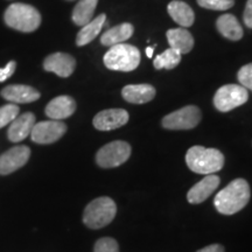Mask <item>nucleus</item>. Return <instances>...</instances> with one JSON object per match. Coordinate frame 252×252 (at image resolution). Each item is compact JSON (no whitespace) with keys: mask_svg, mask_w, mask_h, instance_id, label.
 Returning <instances> with one entry per match:
<instances>
[{"mask_svg":"<svg viewBox=\"0 0 252 252\" xmlns=\"http://www.w3.org/2000/svg\"><path fill=\"white\" fill-rule=\"evenodd\" d=\"M15 68H17V63H15L14 61H11L6 64L5 68L0 69V82H4L6 80H8V78L14 74Z\"/></svg>","mask_w":252,"mask_h":252,"instance_id":"obj_29","label":"nucleus"},{"mask_svg":"<svg viewBox=\"0 0 252 252\" xmlns=\"http://www.w3.org/2000/svg\"><path fill=\"white\" fill-rule=\"evenodd\" d=\"M181 61V54L173 48L166 49L162 54L154 59V68L156 69H173Z\"/></svg>","mask_w":252,"mask_h":252,"instance_id":"obj_24","label":"nucleus"},{"mask_svg":"<svg viewBox=\"0 0 252 252\" xmlns=\"http://www.w3.org/2000/svg\"><path fill=\"white\" fill-rule=\"evenodd\" d=\"M70 1H71V0H70Z\"/></svg>","mask_w":252,"mask_h":252,"instance_id":"obj_33","label":"nucleus"},{"mask_svg":"<svg viewBox=\"0 0 252 252\" xmlns=\"http://www.w3.org/2000/svg\"><path fill=\"white\" fill-rule=\"evenodd\" d=\"M167 40L169 46L180 54H187L194 47L193 35L185 28H174L167 31Z\"/></svg>","mask_w":252,"mask_h":252,"instance_id":"obj_18","label":"nucleus"},{"mask_svg":"<svg viewBox=\"0 0 252 252\" xmlns=\"http://www.w3.org/2000/svg\"><path fill=\"white\" fill-rule=\"evenodd\" d=\"M67 125L60 121H45L35 123L31 132V138L34 143L41 145L53 144L64 135Z\"/></svg>","mask_w":252,"mask_h":252,"instance_id":"obj_9","label":"nucleus"},{"mask_svg":"<svg viewBox=\"0 0 252 252\" xmlns=\"http://www.w3.org/2000/svg\"><path fill=\"white\" fill-rule=\"evenodd\" d=\"M106 15L105 14H99L98 17L94 18L90 23L84 25L81 28V31L78 32L76 36V45L77 46H86L88 43H90L91 41L96 39V36H98V34L102 31L104 25H105Z\"/></svg>","mask_w":252,"mask_h":252,"instance_id":"obj_22","label":"nucleus"},{"mask_svg":"<svg viewBox=\"0 0 252 252\" xmlns=\"http://www.w3.org/2000/svg\"><path fill=\"white\" fill-rule=\"evenodd\" d=\"M134 28L131 24H121L118 26L110 28L100 36V43L104 46H116L119 43H124L133 35Z\"/></svg>","mask_w":252,"mask_h":252,"instance_id":"obj_20","label":"nucleus"},{"mask_svg":"<svg viewBox=\"0 0 252 252\" xmlns=\"http://www.w3.org/2000/svg\"><path fill=\"white\" fill-rule=\"evenodd\" d=\"M201 7L213 11H226L234 6V0H197Z\"/></svg>","mask_w":252,"mask_h":252,"instance_id":"obj_26","label":"nucleus"},{"mask_svg":"<svg viewBox=\"0 0 252 252\" xmlns=\"http://www.w3.org/2000/svg\"><path fill=\"white\" fill-rule=\"evenodd\" d=\"M201 118V110L195 105H188L163 117L162 126L167 130H191L198 125Z\"/></svg>","mask_w":252,"mask_h":252,"instance_id":"obj_8","label":"nucleus"},{"mask_svg":"<svg viewBox=\"0 0 252 252\" xmlns=\"http://www.w3.org/2000/svg\"><path fill=\"white\" fill-rule=\"evenodd\" d=\"M186 163L191 172L210 175L217 173L224 166V156L216 149L193 146L186 154Z\"/></svg>","mask_w":252,"mask_h":252,"instance_id":"obj_2","label":"nucleus"},{"mask_svg":"<svg viewBox=\"0 0 252 252\" xmlns=\"http://www.w3.org/2000/svg\"><path fill=\"white\" fill-rule=\"evenodd\" d=\"M76 110V102L70 96H59L46 106L47 117L53 121H62L70 117Z\"/></svg>","mask_w":252,"mask_h":252,"instance_id":"obj_16","label":"nucleus"},{"mask_svg":"<svg viewBox=\"0 0 252 252\" xmlns=\"http://www.w3.org/2000/svg\"><path fill=\"white\" fill-rule=\"evenodd\" d=\"M103 60L105 67L110 70L133 71L140 63V50L127 43H119L112 46Z\"/></svg>","mask_w":252,"mask_h":252,"instance_id":"obj_4","label":"nucleus"},{"mask_svg":"<svg viewBox=\"0 0 252 252\" xmlns=\"http://www.w3.org/2000/svg\"><path fill=\"white\" fill-rule=\"evenodd\" d=\"M94 252H119V245L116 239L103 237L94 243Z\"/></svg>","mask_w":252,"mask_h":252,"instance_id":"obj_27","label":"nucleus"},{"mask_svg":"<svg viewBox=\"0 0 252 252\" xmlns=\"http://www.w3.org/2000/svg\"><path fill=\"white\" fill-rule=\"evenodd\" d=\"M217 31L225 39L238 41L243 37V28L232 14H223L216 21Z\"/></svg>","mask_w":252,"mask_h":252,"instance_id":"obj_19","label":"nucleus"},{"mask_svg":"<svg viewBox=\"0 0 252 252\" xmlns=\"http://www.w3.org/2000/svg\"><path fill=\"white\" fill-rule=\"evenodd\" d=\"M98 0H80L72 11V21L77 26L83 27L94 19V9Z\"/></svg>","mask_w":252,"mask_h":252,"instance_id":"obj_23","label":"nucleus"},{"mask_svg":"<svg viewBox=\"0 0 252 252\" xmlns=\"http://www.w3.org/2000/svg\"><path fill=\"white\" fill-rule=\"evenodd\" d=\"M5 23L13 30L30 33L37 30L41 24V14L33 6L15 2L9 5L6 9Z\"/></svg>","mask_w":252,"mask_h":252,"instance_id":"obj_3","label":"nucleus"},{"mask_svg":"<svg viewBox=\"0 0 252 252\" xmlns=\"http://www.w3.org/2000/svg\"><path fill=\"white\" fill-rule=\"evenodd\" d=\"M220 178L217 175H207L200 182L189 189L187 200L191 204L202 203L216 190L220 186Z\"/></svg>","mask_w":252,"mask_h":252,"instance_id":"obj_13","label":"nucleus"},{"mask_svg":"<svg viewBox=\"0 0 252 252\" xmlns=\"http://www.w3.org/2000/svg\"><path fill=\"white\" fill-rule=\"evenodd\" d=\"M19 112H20V110H19V106L17 104L9 103L1 106L0 108V128L11 124L18 117Z\"/></svg>","mask_w":252,"mask_h":252,"instance_id":"obj_25","label":"nucleus"},{"mask_svg":"<svg viewBox=\"0 0 252 252\" xmlns=\"http://www.w3.org/2000/svg\"><path fill=\"white\" fill-rule=\"evenodd\" d=\"M249 94L244 87L228 84L220 87L214 96V105L220 112H229L248 102Z\"/></svg>","mask_w":252,"mask_h":252,"instance_id":"obj_7","label":"nucleus"},{"mask_svg":"<svg viewBox=\"0 0 252 252\" xmlns=\"http://www.w3.org/2000/svg\"><path fill=\"white\" fill-rule=\"evenodd\" d=\"M196 252H225L224 247L220 244H212V245H208V247L201 249Z\"/></svg>","mask_w":252,"mask_h":252,"instance_id":"obj_31","label":"nucleus"},{"mask_svg":"<svg viewBox=\"0 0 252 252\" xmlns=\"http://www.w3.org/2000/svg\"><path fill=\"white\" fill-rule=\"evenodd\" d=\"M1 96L13 104L33 103L40 98V93L34 88L24 84L8 86L1 90Z\"/></svg>","mask_w":252,"mask_h":252,"instance_id":"obj_15","label":"nucleus"},{"mask_svg":"<svg viewBox=\"0 0 252 252\" xmlns=\"http://www.w3.org/2000/svg\"><path fill=\"white\" fill-rule=\"evenodd\" d=\"M130 156V144L123 140H116L106 144L97 152L96 162L102 168H115L127 161Z\"/></svg>","mask_w":252,"mask_h":252,"instance_id":"obj_6","label":"nucleus"},{"mask_svg":"<svg viewBox=\"0 0 252 252\" xmlns=\"http://www.w3.org/2000/svg\"><path fill=\"white\" fill-rule=\"evenodd\" d=\"M117 214L115 201L108 196L94 198L83 213V223L90 229H100L112 222Z\"/></svg>","mask_w":252,"mask_h":252,"instance_id":"obj_5","label":"nucleus"},{"mask_svg":"<svg viewBox=\"0 0 252 252\" xmlns=\"http://www.w3.org/2000/svg\"><path fill=\"white\" fill-rule=\"evenodd\" d=\"M127 111L123 109L103 110L94 116L93 124L98 131H111L122 127L128 122Z\"/></svg>","mask_w":252,"mask_h":252,"instance_id":"obj_11","label":"nucleus"},{"mask_svg":"<svg viewBox=\"0 0 252 252\" xmlns=\"http://www.w3.org/2000/svg\"><path fill=\"white\" fill-rule=\"evenodd\" d=\"M153 53H154V47H147L146 48V55L147 58H152L153 56Z\"/></svg>","mask_w":252,"mask_h":252,"instance_id":"obj_32","label":"nucleus"},{"mask_svg":"<svg viewBox=\"0 0 252 252\" xmlns=\"http://www.w3.org/2000/svg\"><path fill=\"white\" fill-rule=\"evenodd\" d=\"M237 78L242 87L252 91V63L245 64L244 67L239 69Z\"/></svg>","mask_w":252,"mask_h":252,"instance_id":"obj_28","label":"nucleus"},{"mask_svg":"<svg viewBox=\"0 0 252 252\" xmlns=\"http://www.w3.org/2000/svg\"><path fill=\"white\" fill-rule=\"evenodd\" d=\"M122 96L128 103L145 104L156 97V89L151 84H131L124 87Z\"/></svg>","mask_w":252,"mask_h":252,"instance_id":"obj_17","label":"nucleus"},{"mask_svg":"<svg viewBox=\"0 0 252 252\" xmlns=\"http://www.w3.org/2000/svg\"><path fill=\"white\" fill-rule=\"evenodd\" d=\"M35 116L32 112L19 115L9 125L7 131L8 139L13 143H19L26 139L28 135H31V132L35 125Z\"/></svg>","mask_w":252,"mask_h":252,"instance_id":"obj_14","label":"nucleus"},{"mask_svg":"<svg viewBox=\"0 0 252 252\" xmlns=\"http://www.w3.org/2000/svg\"><path fill=\"white\" fill-rule=\"evenodd\" d=\"M243 20L247 27L252 28V0H248L247 6H245Z\"/></svg>","mask_w":252,"mask_h":252,"instance_id":"obj_30","label":"nucleus"},{"mask_svg":"<svg viewBox=\"0 0 252 252\" xmlns=\"http://www.w3.org/2000/svg\"><path fill=\"white\" fill-rule=\"evenodd\" d=\"M250 186L244 179H236L219 191L214 200L216 210L222 215H234L241 212L250 201Z\"/></svg>","mask_w":252,"mask_h":252,"instance_id":"obj_1","label":"nucleus"},{"mask_svg":"<svg viewBox=\"0 0 252 252\" xmlns=\"http://www.w3.org/2000/svg\"><path fill=\"white\" fill-rule=\"evenodd\" d=\"M31 157V150L20 145L14 146L0 156V175H8L25 166Z\"/></svg>","mask_w":252,"mask_h":252,"instance_id":"obj_10","label":"nucleus"},{"mask_svg":"<svg viewBox=\"0 0 252 252\" xmlns=\"http://www.w3.org/2000/svg\"><path fill=\"white\" fill-rule=\"evenodd\" d=\"M167 9H168L171 18L180 26L190 27L194 24L195 15L193 9L185 1H180V0L171 1Z\"/></svg>","mask_w":252,"mask_h":252,"instance_id":"obj_21","label":"nucleus"},{"mask_svg":"<svg viewBox=\"0 0 252 252\" xmlns=\"http://www.w3.org/2000/svg\"><path fill=\"white\" fill-rule=\"evenodd\" d=\"M43 68L46 71L54 72L60 77H69L76 68V61L69 54L54 53L45 59Z\"/></svg>","mask_w":252,"mask_h":252,"instance_id":"obj_12","label":"nucleus"}]
</instances>
